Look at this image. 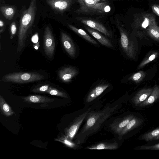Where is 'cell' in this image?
<instances>
[{"label":"cell","mask_w":159,"mask_h":159,"mask_svg":"<svg viewBox=\"0 0 159 159\" xmlns=\"http://www.w3.org/2000/svg\"><path fill=\"white\" fill-rule=\"evenodd\" d=\"M46 2L55 12L62 13L71 7L73 0H46Z\"/></svg>","instance_id":"30bf717a"},{"label":"cell","mask_w":159,"mask_h":159,"mask_svg":"<svg viewBox=\"0 0 159 159\" xmlns=\"http://www.w3.org/2000/svg\"><path fill=\"white\" fill-rule=\"evenodd\" d=\"M118 105L114 106H107L102 110L89 112L85 118L86 122L81 130L77 136V143L84 142L86 139L99 130L103 123L116 111Z\"/></svg>","instance_id":"6da1fadb"},{"label":"cell","mask_w":159,"mask_h":159,"mask_svg":"<svg viewBox=\"0 0 159 159\" xmlns=\"http://www.w3.org/2000/svg\"><path fill=\"white\" fill-rule=\"evenodd\" d=\"M55 47L54 38L50 28L47 26L43 35V48L44 52L49 58H53Z\"/></svg>","instance_id":"52a82bcc"},{"label":"cell","mask_w":159,"mask_h":159,"mask_svg":"<svg viewBox=\"0 0 159 159\" xmlns=\"http://www.w3.org/2000/svg\"><path fill=\"white\" fill-rule=\"evenodd\" d=\"M36 9V0H31L28 9L22 13L20 20L17 52H20L25 47L30 28L34 22Z\"/></svg>","instance_id":"7a4b0ae2"},{"label":"cell","mask_w":159,"mask_h":159,"mask_svg":"<svg viewBox=\"0 0 159 159\" xmlns=\"http://www.w3.org/2000/svg\"><path fill=\"white\" fill-rule=\"evenodd\" d=\"M155 16L152 14L141 13L135 15L132 26L138 30H146L151 26L156 25Z\"/></svg>","instance_id":"8992f818"},{"label":"cell","mask_w":159,"mask_h":159,"mask_svg":"<svg viewBox=\"0 0 159 159\" xmlns=\"http://www.w3.org/2000/svg\"><path fill=\"white\" fill-rule=\"evenodd\" d=\"M38 35L37 33H36L32 37L31 40L33 43H36L38 40Z\"/></svg>","instance_id":"836d02e7"},{"label":"cell","mask_w":159,"mask_h":159,"mask_svg":"<svg viewBox=\"0 0 159 159\" xmlns=\"http://www.w3.org/2000/svg\"><path fill=\"white\" fill-rule=\"evenodd\" d=\"M159 98V85H155L150 95L146 100L139 104L140 107H145L154 103Z\"/></svg>","instance_id":"ac0fdd59"},{"label":"cell","mask_w":159,"mask_h":159,"mask_svg":"<svg viewBox=\"0 0 159 159\" xmlns=\"http://www.w3.org/2000/svg\"><path fill=\"white\" fill-rule=\"evenodd\" d=\"M117 27L120 34V43L122 49L129 57L135 59L136 49L133 41L123 27L118 24Z\"/></svg>","instance_id":"5b68a950"},{"label":"cell","mask_w":159,"mask_h":159,"mask_svg":"<svg viewBox=\"0 0 159 159\" xmlns=\"http://www.w3.org/2000/svg\"><path fill=\"white\" fill-rule=\"evenodd\" d=\"M46 93L52 95L58 96L65 98H68L67 94L65 93L50 86Z\"/></svg>","instance_id":"4316f807"},{"label":"cell","mask_w":159,"mask_h":159,"mask_svg":"<svg viewBox=\"0 0 159 159\" xmlns=\"http://www.w3.org/2000/svg\"><path fill=\"white\" fill-rule=\"evenodd\" d=\"M76 19L85 25L101 32L107 36L111 37L110 32L102 24L96 20L82 17H77Z\"/></svg>","instance_id":"9c48e42d"},{"label":"cell","mask_w":159,"mask_h":159,"mask_svg":"<svg viewBox=\"0 0 159 159\" xmlns=\"http://www.w3.org/2000/svg\"><path fill=\"white\" fill-rule=\"evenodd\" d=\"M44 76L36 73L17 72L9 73L3 75L1 81L17 83H25L43 80Z\"/></svg>","instance_id":"277c9868"},{"label":"cell","mask_w":159,"mask_h":159,"mask_svg":"<svg viewBox=\"0 0 159 159\" xmlns=\"http://www.w3.org/2000/svg\"><path fill=\"white\" fill-rule=\"evenodd\" d=\"M145 75V72L140 71L133 74L129 78L128 80L138 83L140 82L143 79Z\"/></svg>","instance_id":"484cf974"},{"label":"cell","mask_w":159,"mask_h":159,"mask_svg":"<svg viewBox=\"0 0 159 159\" xmlns=\"http://www.w3.org/2000/svg\"><path fill=\"white\" fill-rule=\"evenodd\" d=\"M4 24L2 20H0V27L1 28L3 27L4 26Z\"/></svg>","instance_id":"e575fe53"},{"label":"cell","mask_w":159,"mask_h":159,"mask_svg":"<svg viewBox=\"0 0 159 159\" xmlns=\"http://www.w3.org/2000/svg\"><path fill=\"white\" fill-rule=\"evenodd\" d=\"M147 34L154 40L159 42V26L157 24L151 26L146 30Z\"/></svg>","instance_id":"cb8c5ba5"},{"label":"cell","mask_w":159,"mask_h":159,"mask_svg":"<svg viewBox=\"0 0 159 159\" xmlns=\"http://www.w3.org/2000/svg\"><path fill=\"white\" fill-rule=\"evenodd\" d=\"M79 7L75 11L78 14L101 15L109 12L111 8L102 0H77Z\"/></svg>","instance_id":"3957f363"},{"label":"cell","mask_w":159,"mask_h":159,"mask_svg":"<svg viewBox=\"0 0 159 159\" xmlns=\"http://www.w3.org/2000/svg\"><path fill=\"white\" fill-rule=\"evenodd\" d=\"M108 84H103L95 87L89 92L86 99V102H89L100 95L108 87Z\"/></svg>","instance_id":"9a60e30c"},{"label":"cell","mask_w":159,"mask_h":159,"mask_svg":"<svg viewBox=\"0 0 159 159\" xmlns=\"http://www.w3.org/2000/svg\"><path fill=\"white\" fill-rule=\"evenodd\" d=\"M78 73L75 68L68 66L62 68L58 72V77L60 80L65 83H69Z\"/></svg>","instance_id":"8fae6325"},{"label":"cell","mask_w":159,"mask_h":159,"mask_svg":"<svg viewBox=\"0 0 159 159\" xmlns=\"http://www.w3.org/2000/svg\"><path fill=\"white\" fill-rule=\"evenodd\" d=\"M102 0V1H105L106 0Z\"/></svg>","instance_id":"d590c367"},{"label":"cell","mask_w":159,"mask_h":159,"mask_svg":"<svg viewBox=\"0 0 159 159\" xmlns=\"http://www.w3.org/2000/svg\"><path fill=\"white\" fill-rule=\"evenodd\" d=\"M25 102L32 103H49L54 102L55 99L48 97L37 95H30L22 98Z\"/></svg>","instance_id":"2e32d148"},{"label":"cell","mask_w":159,"mask_h":159,"mask_svg":"<svg viewBox=\"0 0 159 159\" xmlns=\"http://www.w3.org/2000/svg\"><path fill=\"white\" fill-rule=\"evenodd\" d=\"M142 123V120L137 118L133 117L118 134L120 137H122L129 131L138 126Z\"/></svg>","instance_id":"ffe728a7"},{"label":"cell","mask_w":159,"mask_h":159,"mask_svg":"<svg viewBox=\"0 0 159 159\" xmlns=\"http://www.w3.org/2000/svg\"><path fill=\"white\" fill-rule=\"evenodd\" d=\"M0 11L6 19L10 20L15 13L16 9L14 7L11 6H3L1 7Z\"/></svg>","instance_id":"603a6c76"},{"label":"cell","mask_w":159,"mask_h":159,"mask_svg":"<svg viewBox=\"0 0 159 159\" xmlns=\"http://www.w3.org/2000/svg\"><path fill=\"white\" fill-rule=\"evenodd\" d=\"M142 139L146 141L159 139V127L144 134Z\"/></svg>","instance_id":"d4e9b609"},{"label":"cell","mask_w":159,"mask_h":159,"mask_svg":"<svg viewBox=\"0 0 159 159\" xmlns=\"http://www.w3.org/2000/svg\"><path fill=\"white\" fill-rule=\"evenodd\" d=\"M61 40L66 52L71 57H74L76 54V48L71 38L66 34L62 32L61 33Z\"/></svg>","instance_id":"7c38bea8"},{"label":"cell","mask_w":159,"mask_h":159,"mask_svg":"<svg viewBox=\"0 0 159 159\" xmlns=\"http://www.w3.org/2000/svg\"><path fill=\"white\" fill-rule=\"evenodd\" d=\"M151 8L153 12L159 16V4H154Z\"/></svg>","instance_id":"1f68e13d"},{"label":"cell","mask_w":159,"mask_h":159,"mask_svg":"<svg viewBox=\"0 0 159 159\" xmlns=\"http://www.w3.org/2000/svg\"><path fill=\"white\" fill-rule=\"evenodd\" d=\"M153 89L152 88H145L138 91L133 98L134 105L137 106L146 100L151 94Z\"/></svg>","instance_id":"e0dca14e"},{"label":"cell","mask_w":159,"mask_h":159,"mask_svg":"<svg viewBox=\"0 0 159 159\" xmlns=\"http://www.w3.org/2000/svg\"><path fill=\"white\" fill-rule=\"evenodd\" d=\"M0 107L2 112L6 116H11L14 113L10 106L1 95H0Z\"/></svg>","instance_id":"7402d4cb"},{"label":"cell","mask_w":159,"mask_h":159,"mask_svg":"<svg viewBox=\"0 0 159 159\" xmlns=\"http://www.w3.org/2000/svg\"><path fill=\"white\" fill-rule=\"evenodd\" d=\"M49 87V84H45L40 87L34 88L32 91L33 92L35 93H46Z\"/></svg>","instance_id":"f546056e"},{"label":"cell","mask_w":159,"mask_h":159,"mask_svg":"<svg viewBox=\"0 0 159 159\" xmlns=\"http://www.w3.org/2000/svg\"><path fill=\"white\" fill-rule=\"evenodd\" d=\"M90 110V109H88L75 117L73 121L65 129V135L68 139L72 140Z\"/></svg>","instance_id":"ba28073f"},{"label":"cell","mask_w":159,"mask_h":159,"mask_svg":"<svg viewBox=\"0 0 159 159\" xmlns=\"http://www.w3.org/2000/svg\"><path fill=\"white\" fill-rule=\"evenodd\" d=\"M143 149H159V144L152 146H144Z\"/></svg>","instance_id":"d6a6232c"},{"label":"cell","mask_w":159,"mask_h":159,"mask_svg":"<svg viewBox=\"0 0 159 159\" xmlns=\"http://www.w3.org/2000/svg\"><path fill=\"white\" fill-rule=\"evenodd\" d=\"M133 118V116L129 115L115 120L110 125L111 129L118 134Z\"/></svg>","instance_id":"4fadbf2b"},{"label":"cell","mask_w":159,"mask_h":159,"mask_svg":"<svg viewBox=\"0 0 159 159\" xmlns=\"http://www.w3.org/2000/svg\"><path fill=\"white\" fill-rule=\"evenodd\" d=\"M118 148V143L115 142L113 143L101 142L89 147L88 148L91 150H113L116 149Z\"/></svg>","instance_id":"d6986e66"},{"label":"cell","mask_w":159,"mask_h":159,"mask_svg":"<svg viewBox=\"0 0 159 159\" xmlns=\"http://www.w3.org/2000/svg\"><path fill=\"white\" fill-rule=\"evenodd\" d=\"M68 26L71 30L88 41L95 45L98 44L97 42L91 37L84 30L82 29H78L74 26L69 24H68Z\"/></svg>","instance_id":"44dd1931"},{"label":"cell","mask_w":159,"mask_h":159,"mask_svg":"<svg viewBox=\"0 0 159 159\" xmlns=\"http://www.w3.org/2000/svg\"><path fill=\"white\" fill-rule=\"evenodd\" d=\"M55 140L61 142L68 147L71 148H76L77 146L76 145L72 142L71 141L68 139L65 135L59 137Z\"/></svg>","instance_id":"f1b7e54d"},{"label":"cell","mask_w":159,"mask_h":159,"mask_svg":"<svg viewBox=\"0 0 159 159\" xmlns=\"http://www.w3.org/2000/svg\"><path fill=\"white\" fill-rule=\"evenodd\" d=\"M84 27L86 30L102 44L108 47H113L110 41L97 30L86 25Z\"/></svg>","instance_id":"5bb4252c"},{"label":"cell","mask_w":159,"mask_h":159,"mask_svg":"<svg viewBox=\"0 0 159 159\" xmlns=\"http://www.w3.org/2000/svg\"><path fill=\"white\" fill-rule=\"evenodd\" d=\"M10 28L11 35V38L12 39L13 37L16 34L17 31L16 26L15 22H13L11 23L10 25Z\"/></svg>","instance_id":"4dcf8cb0"},{"label":"cell","mask_w":159,"mask_h":159,"mask_svg":"<svg viewBox=\"0 0 159 159\" xmlns=\"http://www.w3.org/2000/svg\"><path fill=\"white\" fill-rule=\"evenodd\" d=\"M158 52H156L152 54L148 57L144 59L140 64L138 67V69L143 67L146 64L154 60L158 56Z\"/></svg>","instance_id":"83f0119b"}]
</instances>
